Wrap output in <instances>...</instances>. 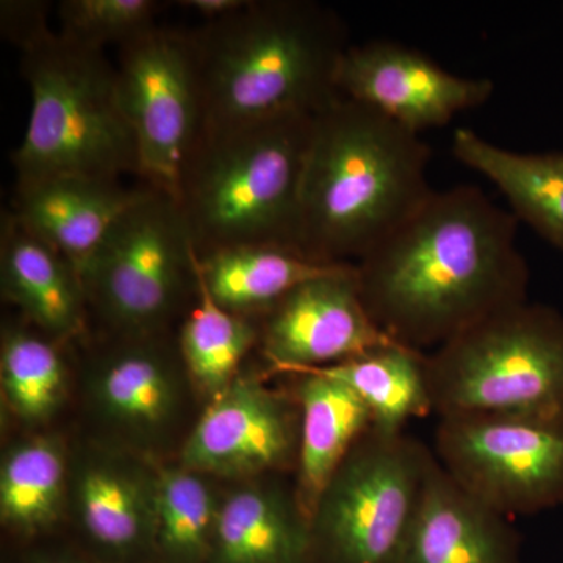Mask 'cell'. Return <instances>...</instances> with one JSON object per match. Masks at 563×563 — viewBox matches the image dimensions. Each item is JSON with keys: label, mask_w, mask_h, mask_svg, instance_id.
Wrapping results in <instances>:
<instances>
[{"label": "cell", "mask_w": 563, "mask_h": 563, "mask_svg": "<svg viewBox=\"0 0 563 563\" xmlns=\"http://www.w3.org/2000/svg\"><path fill=\"white\" fill-rule=\"evenodd\" d=\"M336 87L342 98L365 103L420 135L484 106L495 91L490 79L455 76L422 52L390 40L351 44Z\"/></svg>", "instance_id": "4fadbf2b"}, {"label": "cell", "mask_w": 563, "mask_h": 563, "mask_svg": "<svg viewBox=\"0 0 563 563\" xmlns=\"http://www.w3.org/2000/svg\"><path fill=\"white\" fill-rule=\"evenodd\" d=\"M69 463L55 437L13 444L0 466V520L20 539L44 536L60 523L69 499Z\"/></svg>", "instance_id": "603a6c76"}, {"label": "cell", "mask_w": 563, "mask_h": 563, "mask_svg": "<svg viewBox=\"0 0 563 563\" xmlns=\"http://www.w3.org/2000/svg\"><path fill=\"white\" fill-rule=\"evenodd\" d=\"M201 88L203 132L314 114L342 98L346 25L312 0H250L187 31Z\"/></svg>", "instance_id": "7a4b0ae2"}, {"label": "cell", "mask_w": 563, "mask_h": 563, "mask_svg": "<svg viewBox=\"0 0 563 563\" xmlns=\"http://www.w3.org/2000/svg\"><path fill=\"white\" fill-rule=\"evenodd\" d=\"M432 413L563 417V313L529 301L428 354Z\"/></svg>", "instance_id": "8992f818"}, {"label": "cell", "mask_w": 563, "mask_h": 563, "mask_svg": "<svg viewBox=\"0 0 563 563\" xmlns=\"http://www.w3.org/2000/svg\"><path fill=\"white\" fill-rule=\"evenodd\" d=\"M340 265L269 244L228 247L198 257L199 279L218 306L252 318L268 312L292 288Z\"/></svg>", "instance_id": "7402d4cb"}, {"label": "cell", "mask_w": 563, "mask_h": 563, "mask_svg": "<svg viewBox=\"0 0 563 563\" xmlns=\"http://www.w3.org/2000/svg\"><path fill=\"white\" fill-rule=\"evenodd\" d=\"M298 402L240 374L209 399L180 454V465L209 477L258 479L296 468Z\"/></svg>", "instance_id": "7c38bea8"}, {"label": "cell", "mask_w": 563, "mask_h": 563, "mask_svg": "<svg viewBox=\"0 0 563 563\" xmlns=\"http://www.w3.org/2000/svg\"><path fill=\"white\" fill-rule=\"evenodd\" d=\"M320 369L357 393L377 431L404 432L413 418L432 413L426 352L391 342Z\"/></svg>", "instance_id": "cb8c5ba5"}, {"label": "cell", "mask_w": 563, "mask_h": 563, "mask_svg": "<svg viewBox=\"0 0 563 563\" xmlns=\"http://www.w3.org/2000/svg\"><path fill=\"white\" fill-rule=\"evenodd\" d=\"M453 152L503 192L518 221L563 250V152L506 150L463 128L454 132Z\"/></svg>", "instance_id": "44dd1931"}, {"label": "cell", "mask_w": 563, "mask_h": 563, "mask_svg": "<svg viewBox=\"0 0 563 563\" xmlns=\"http://www.w3.org/2000/svg\"><path fill=\"white\" fill-rule=\"evenodd\" d=\"M210 563H310V526L295 488L258 477L222 496Z\"/></svg>", "instance_id": "ffe728a7"}, {"label": "cell", "mask_w": 563, "mask_h": 563, "mask_svg": "<svg viewBox=\"0 0 563 563\" xmlns=\"http://www.w3.org/2000/svg\"><path fill=\"white\" fill-rule=\"evenodd\" d=\"M58 340L32 324H10L2 331L0 383L14 417L40 424L57 412L66 395L68 369Z\"/></svg>", "instance_id": "4316f807"}, {"label": "cell", "mask_w": 563, "mask_h": 563, "mask_svg": "<svg viewBox=\"0 0 563 563\" xmlns=\"http://www.w3.org/2000/svg\"><path fill=\"white\" fill-rule=\"evenodd\" d=\"M517 231L512 211L479 187L433 191L355 263L369 317L393 342L424 352L528 301Z\"/></svg>", "instance_id": "6da1fadb"}, {"label": "cell", "mask_w": 563, "mask_h": 563, "mask_svg": "<svg viewBox=\"0 0 563 563\" xmlns=\"http://www.w3.org/2000/svg\"><path fill=\"white\" fill-rule=\"evenodd\" d=\"M258 325V350L282 374L328 368L393 342L363 303L354 263L292 288Z\"/></svg>", "instance_id": "8fae6325"}, {"label": "cell", "mask_w": 563, "mask_h": 563, "mask_svg": "<svg viewBox=\"0 0 563 563\" xmlns=\"http://www.w3.org/2000/svg\"><path fill=\"white\" fill-rule=\"evenodd\" d=\"M88 312L110 336L165 333L198 295V254L173 196L147 185L103 236L80 274Z\"/></svg>", "instance_id": "52a82bcc"}, {"label": "cell", "mask_w": 563, "mask_h": 563, "mask_svg": "<svg viewBox=\"0 0 563 563\" xmlns=\"http://www.w3.org/2000/svg\"><path fill=\"white\" fill-rule=\"evenodd\" d=\"M313 118L288 114L202 133L176 192L198 257L250 244L301 252V187Z\"/></svg>", "instance_id": "277c9868"}, {"label": "cell", "mask_w": 563, "mask_h": 563, "mask_svg": "<svg viewBox=\"0 0 563 563\" xmlns=\"http://www.w3.org/2000/svg\"><path fill=\"white\" fill-rule=\"evenodd\" d=\"M250 0H181L180 7L196 11L203 22L221 20V18L231 16L246 7Z\"/></svg>", "instance_id": "f546056e"}, {"label": "cell", "mask_w": 563, "mask_h": 563, "mask_svg": "<svg viewBox=\"0 0 563 563\" xmlns=\"http://www.w3.org/2000/svg\"><path fill=\"white\" fill-rule=\"evenodd\" d=\"M22 563H106L99 561L98 558L85 551V553H77V551H35L24 559Z\"/></svg>", "instance_id": "4dcf8cb0"}, {"label": "cell", "mask_w": 563, "mask_h": 563, "mask_svg": "<svg viewBox=\"0 0 563 563\" xmlns=\"http://www.w3.org/2000/svg\"><path fill=\"white\" fill-rule=\"evenodd\" d=\"M298 402V459L295 495L310 521L322 492L358 440L373 428L372 415L357 393L321 369L291 374Z\"/></svg>", "instance_id": "d6986e66"}, {"label": "cell", "mask_w": 563, "mask_h": 563, "mask_svg": "<svg viewBox=\"0 0 563 563\" xmlns=\"http://www.w3.org/2000/svg\"><path fill=\"white\" fill-rule=\"evenodd\" d=\"M110 339L91 369L96 409L118 431L155 439L179 410V344L173 346L165 333Z\"/></svg>", "instance_id": "9a60e30c"}, {"label": "cell", "mask_w": 563, "mask_h": 563, "mask_svg": "<svg viewBox=\"0 0 563 563\" xmlns=\"http://www.w3.org/2000/svg\"><path fill=\"white\" fill-rule=\"evenodd\" d=\"M146 188V184L128 187L122 180L55 177L16 185L10 211L27 231L60 252L80 276L111 225Z\"/></svg>", "instance_id": "e0dca14e"}, {"label": "cell", "mask_w": 563, "mask_h": 563, "mask_svg": "<svg viewBox=\"0 0 563 563\" xmlns=\"http://www.w3.org/2000/svg\"><path fill=\"white\" fill-rule=\"evenodd\" d=\"M31 117L11 154L16 185L55 177H140L135 135L118 95L117 66L106 52L49 29L21 47Z\"/></svg>", "instance_id": "5b68a950"}, {"label": "cell", "mask_w": 563, "mask_h": 563, "mask_svg": "<svg viewBox=\"0 0 563 563\" xmlns=\"http://www.w3.org/2000/svg\"><path fill=\"white\" fill-rule=\"evenodd\" d=\"M49 29L46 3L35 0H7L0 3V31L3 38L18 49Z\"/></svg>", "instance_id": "f1b7e54d"}, {"label": "cell", "mask_w": 563, "mask_h": 563, "mask_svg": "<svg viewBox=\"0 0 563 563\" xmlns=\"http://www.w3.org/2000/svg\"><path fill=\"white\" fill-rule=\"evenodd\" d=\"M258 318L243 317L218 306L198 273V296L181 324V365L209 399L240 376L244 357L258 347Z\"/></svg>", "instance_id": "484cf974"}, {"label": "cell", "mask_w": 563, "mask_h": 563, "mask_svg": "<svg viewBox=\"0 0 563 563\" xmlns=\"http://www.w3.org/2000/svg\"><path fill=\"white\" fill-rule=\"evenodd\" d=\"M435 454L404 432L369 429L310 518V563H401Z\"/></svg>", "instance_id": "ba28073f"}, {"label": "cell", "mask_w": 563, "mask_h": 563, "mask_svg": "<svg viewBox=\"0 0 563 563\" xmlns=\"http://www.w3.org/2000/svg\"><path fill=\"white\" fill-rule=\"evenodd\" d=\"M69 496L88 553L106 563H155L154 470L91 453L70 472Z\"/></svg>", "instance_id": "5bb4252c"}, {"label": "cell", "mask_w": 563, "mask_h": 563, "mask_svg": "<svg viewBox=\"0 0 563 563\" xmlns=\"http://www.w3.org/2000/svg\"><path fill=\"white\" fill-rule=\"evenodd\" d=\"M433 454L459 487L504 517L563 506V417L440 418Z\"/></svg>", "instance_id": "9c48e42d"}, {"label": "cell", "mask_w": 563, "mask_h": 563, "mask_svg": "<svg viewBox=\"0 0 563 563\" xmlns=\"http://www.w3.org/2000/svg\"><path fill=\"white\" fill-rule=\"evenodd\" d=\"M431 150L365 103L340 98L314 114L303 166L299 251L357 263L431 198Z\"/></svg>", "instance_id": "3957f363"}, {"label": "cell", "mask_w": 563, "mask_h": 563, "mask_svg": "<svg viewBox=\"0 0 563 563\" xmlns=\"http://www.w3.org/2000/svg\"><path fill=\"white\" fill-rule=\"evenodd\" d=\"M520 533L432 462L401 563H520Z\"/></svg>", "instance_id": "2e32d148"}, {"label": "cell", "mask_w": 563, "mask_h": 563, "mask_svg": "<svg viewBox=\"0 0 563 563\" xmlns=\"http://www.w3.org/2000/svg\"><path fill=\"white\" fill-rule=\"evenodd\" d=\"M185 466L154 468L155 563H210L222 496Z\"/></svg>", "instance_id": "d4e9b609"}, {"label": "cell", "mask_w": 563, "mask_h": 563, "mask_svg": "<svg viewBox=\"0 0 563 563\" xmlns=\"http://www.w3.org/2000/svg\"><path fill=\"white\" fill-rule=\"evenodd\" d=\"M0 285L33 328L58 342L87 331L88 303L79 273L9 210L0 220Z\"/></svg>", "instance_id": "ac0fdd59"}, {"label": "cell", "mask_w": 563, "mask_h": 563, "mask_svg": "<svg viewBox=\"0 0 563 563\" xmlns=\"http://www.w3.org/2000/svg\"><path fill=\"white\" fill-rule=\"evenodd\" d=\"M161 3L154 0H63L58 3V33L91 49L124 46L155 27Z\"/></svg>", "instance_id": "83f0119b"}, {"label": "cell", "mask_w": 563, "mask_h": 563, "mask_svg": "<svg viewBox=\"0 0 563 563\" xmlns=\"http://www.w3.org/2000/svg\"><path fill=\"white\" fill-rule=\"evenodd\" d=\"M118 95L135 135L140 179L176 199L181 169L203 131L190 38L155 27L118 47Z\"/></svg>", "instance_id": "30bf717a"}]
</instances>
